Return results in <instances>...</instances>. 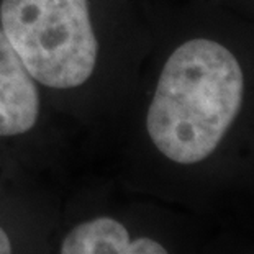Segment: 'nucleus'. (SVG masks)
I'll list each match as a JSON object with an SVG mask.
<instances>
[{
  "label": "nucleus",
  "mask_w": 254,
  "mask_h": 254,
  "mask_svg": "<svg viewBox=\"0 0 254 254\" xmlns=\"http://www.w3.org/2000/svg\"><path fill=\"white\" fill-rule=\"evenodd\" d=\"M241 66L220 43L195 38L167 59L146 117L154 146L174 163L195 164L217 149L240 112Z\"/></svg>",
  "instance_id": "obj_1"
},
{
  "label": "nucleus",
  "mask_w": 254,
  "mask_h": 254,
  "mask_svg": "<svg viewBox=\"0 0 254 254\" xmlns=\"http://www.w3.org/2000/svg\"><path fill=\"white\" fill-rule=\"evenodd\" d=\"M2 31L31 79L72 89L94 72L97 40L87 0H2Z\"/></svg>",
  "instance_id": "obj_2"
},
{
  "label": "nucleus",
  "mask_w": 254,
  "mask_h": 254,
  "mask_svg": "<svg viewBox=\"0 0 254 254\" xmlns=\"http://www.w3.org/2000/svg\"><path fill=\"white\" fill-rule=\"evenodd\" d=\"M40 97L7 36L0 30V136H15L33 128Z\"/></svg>",
  "instance_id": "obj_3"
},
{
  "label": "nucleus",
  "mask_w": 254,
  "mask_h": 254,
  "mask_svg": "<svg viewBox=\"0 0 254 254\" xmlns=\"http://www.w3.org/2000/svg\"><path fill=\"white\" fill-rule=\"evenodd\" d=\"M59 254H169L151 238L129 240L127 228L113 218H95L77 225L63 240Z\"/></svg>",
  "instance_id": "obj_4"
},
{
  "label": "nucleus",
  "mask_w": 254,
  "mask_h": 254,
  "mask_svg": "<svg viewBox=\"0 0 254 254\" xmlns=\"http://www.w3.org/2000/svg\"><path fill=\"white\" fill-rule=\"evenodd\" d=\"M0 254H12V243L8 240V235L0 226Z\"/></svg>",
  "instance_id": "obj_5"
}]
</instances>
